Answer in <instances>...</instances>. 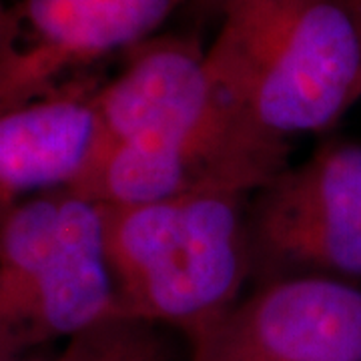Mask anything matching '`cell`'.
<instances>
[{"mask_svg":"<svg viewBox=\"0 0 361 361\" xmlns=\"http://www.w3.org/2000/svg\"><path fill=\"white\" fill-rule=\"evenodd\" d=\"M235 0H193V4L201 6L203 11H211V13L223 14Z\"/></svg>","mask_w":361,"mask_h":361,"instance_id":"cell-10","label":"cell"},{"mask_svg":"<svg viewBox=\"0 0 361 361\" xmlns=\"http://www.w3.org/2000/svg\"><path fill=\"white\" fill-rule=\"evenodd\" d=\"M193 0H18L0 40V111L61 89L73 71L159 35Z\"/></svg>","mask_w":361,"mask_h":361,"instance_id":"cell-6","label":"cell"},{"mask_svg":"<svg viewBox=\"0 0 361 361\" xmlns=\"http://www.w3.org/2000/svg\"><path fill=\"white\" fill-rule=\"evenodd\" d=\"M97 141L169 147L223 169L253 195L289 161V142L249 127L221 99L205 49L187 35L165 32L125 52L115 78L92 92Z\"/></svg>","mask_w":361,"mask_h":361,"instance_id":"cell-3","label":"cell"},{"mask_svg":"<svg viewBox=\"0 0 361 361\" xmlns=\"http://www.w3.org/2000/svg\"><path fill=\"white\" fill-rule=\"evenodd\" d=\"M8 6L6 0H0V40L4 37V30H6V20H8Z\"/></svg>","mask_w":361,"mask_h":361,"instance_id":"cell-11","label":"cell"},{"mask_svg":"<svg viewBox=\"0 0 361 361\" xmlns=\"http://www.w3.org/2000/svg\"><path fill=\"white\" fill-rule=\"evenodd\" d=\"M345 4L351 8V13L355 14V18L361 26V0H345Z\"/></svg>","mask_w":361,"mask_h":361,"instance_id":"cell-13","label":"cell"},{"mask_svg":"<svg viewBox=\"0 0 361 361\" xmlns=\"http://www.w3.org/2000/svg\"><path fill=\"white\" fill-rule=\"evenodd\" d=\"M97 87L66 82L32 103L0 111V221L28 199L77 180L97 141Z\"/></svg>","mask_w":361,"mask_h":361,"instance_id":"cell-8","label":"cell"},{"mask_svg":"<svg viewBox=\"0 0 361 361\" xmlns=\"http://www.w3.org/2000/svg\"><path fill=\"white\" fill-rule=\"evenodd\" d=\"M205 63L229 109L289 142L334 129L361 99V26L345 0H235Z\"/></svg>","mask_w":361,"mask_h":361,"instance_id":"cell-1","label":"cell"},{"mask_svg":"<svg viewBox=\"0 0 361 361\" xmlns=\"http://www.w3.org/2000/svg\"><path fill=\"white\" fill-rule=\"evenodd\" d=\"M249 195L205 193L103 207L116 315L153 323L185 341L243 297L253 275Z\"/></svg>","mask_w":361,"mask_h":361,"instance_id":"cell-2","label":"cell"},{"mask_svg":"<svg viewBox=\"0 0 361 361\" xmlns=\"http://www.w3.org/2000/svg\"><path fill=\"white\" fill-rule=\"evenodd\" d=\"M185 343L187 361H361V287L323 275L265 281Z\"/></svg>","mask_w":361,"mask_h":361,"instance_id":"cell-7","label":"cell"},{"mask_svg":"<svg viewBox=\"0 0 361 361\" xmlns=\"http://www.w3.org/2000/svg\"><path fill=\"white\" fill-rule=\"evenodd\" d=\"M51 357L52 355H44V353H28V355H23L13 361H51Z\"/></svg>","mask_w":361,"mask_h":361,"instance_id":"cell-12","label":"cell"},{"mask_svg":"<svg viewBox=\"0 0 361 361\" xmlns=\"http://www.w3.org/2000/svg\"><path fill=\"white\" fill-rule=\"evenodd\" d=\"M179 337L153 323L109 317L66 339L51 361H180Z\"/></svg>","mask_w":361,"mask_h":361,"instance_id":"cell-9","label":"cell"},{"mask_svg":"<svg viewBox=\"0 0 361 361\" xmlns=\"http://www.w3.org/2000/svg\"><path fill=\"white\" fill-rule=\"evenodd\" d=\"M115 315L99 203L56 189L0 221V327L25 355Z\"/></svg>","mask_w":361,"mask_h":361,"instance_id":"cell-4","label":"cell"},{"mask_svg":"<svg viewBox=\"0 0 361 361\" xmlns=\"http://www.w3.org/2000/svg\"><path fill=\"white\" fill-rule=\"evenodd\" d=\"M253 273L361 279V142L329 139L249 197Z\"/></svg>","mask_w":361,"mask_h":361,"instance_id":"cell-5","label":"cell"}]
</instances>
